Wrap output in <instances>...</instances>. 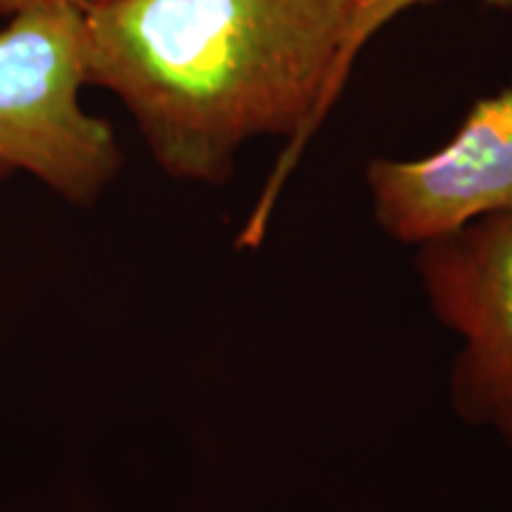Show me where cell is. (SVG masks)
Returning <instances> with one entry per match:
<instances>
[{
	"mask_svg": "<svg viewBox=\"0 0 512 512\" xmlns=\"http://www.w3.org/2000/svg\"><path fill=\"white\" fill-rule=\"evenodd\" d=\"M363 0H91L88 86L112 91L159 169L221 185L254 138H294L328 112Z\"/></svg>",
	"mask_w": 512,
	"mask_h": 512,
	"instance_id": "cell-1",
	"label": "cell"
},
{
	"mask_svg": "<svg viewBox=\"0 0 512 512\" xmlns=\"http://www.w3.org/2000/svg\"><path fill=\"white\" fill-rule=\"evenodd\" d=\"M86 5L43 3L0 31V183L31 176L72 207H93L124 152L105 119L83 110Z\"/></svg>",
	"mask_w": 512,
	"mask_h": 512,
	"instance_id": "cell-2",
	"label": "cell"
},
{
	"mask_svg": "<svg viewBox=\"0 0 512 512\" xmlns=\"http://www.w3.org/2000/svg\"><path fill=\"white\" fill-rule=\"evenodd\" d=\"M418 271L437 318L463 339L453 406L512 444V209L420 245Z\"/></svg>",
	"mask_w": 512,
	"mask_h": 512,
	"instance_id": "cell-3",
	"label": "cell"
},
{
	"mask_svg": "<svg viewBox=\"0 0 512 512\" xmlns=\"http://www.w3.org/2000/svg\"><path fill=\"white\" fill-rule=\"evenodd\" d=\"M368 188L380 228L411 245L512 209V86L477 100L434 155L370 162Z\"/></svg>",
	"mask_w": 512,
	"mask_h": 512,
	"instance_id": "cell-4",
	"label": "cell"
},
{
	"mask_svg": "<svg viewBox=\"0 0 512 512\" xmlns=\"http://www.w3.org/2000/svg\"><path fill=\"white\" fill-rule=\"evenodd\" d=\"M411 3H418V0H363L358 27H361L363 34H368L370 29L377 27V24L384 22V19L392 17L394 12H399L401 8H406V5ZM486 3L512 5V0H486Z\"/></svg>",
	"mask_w": 512,
	"mask_h": 512,
	"instance_id": "cell-5",
	"label": "cell"
},
{
	"mask_svg": "<svg viewBox=\"0 0 512 512\" xmlns=\"http://www.w3.org/2000/svg\"><path fill=\"white\" fill-rule=\"evenodd\" d=\"M43 3H55V0H0V17H12L17 12L34 8V5ZM60 3H76V5H88L91 0H60Z\"/></svg>",
	"mask_w": 512,
	"mask_h": 512,
	"instance_id": "cell-6",
	"label": "cell"
}]
</instances>
